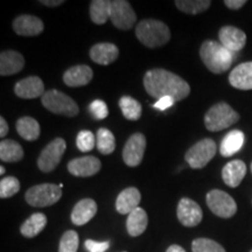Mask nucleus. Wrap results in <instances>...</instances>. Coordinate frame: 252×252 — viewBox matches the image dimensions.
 Masks as SVG:
<instances>
[{
    "label": "nucleus",
    "instance_id": "obj_30",
    "mask_svg": "<svg viewBox=\"0 0 252 252\" xmlns=\"http://www.w3.org/2000/svg\"><path fill=\"white\" fill-rule=\"evenodd\" d=\"M119 108L122 110L123 116L128 121H138L141 117L143 108L137 99L130 96H123L119 99Z\"/></svg>",
    "mask_w": 252,
    "mask_h": 252
},
{
    "label": "nucleus",
    "instance_id": "obj_40",
    "mask_svg": "<svg viewBox=\"0 0 252 252\" xmlns=\"http://www.w3.org/2000/svg\"><path fill=\"white\" fill-rule=\"evenodd\" d=\"M247 4V0H225L224 5L230 9H239Z\"/></svg>",
    "mask_w": 252,
    "mask_h": 252
},
{
    "label": "nucleus",
    "instance_id": "obj_36",
    "mask_svg": "<svg viewBox=\"0 0 252 252\" xmlns=\"http://www.w3.org/2000/svg\"><path fill=\"white\" fill-rule=\"evenodd\" d=\"M96 135H94L91 131L83 130L80 131L76 138V146L81 152L87 153L90 152L91 150L96 146Z\"/></svg>",
    "mask_w": 252,
    "mask_h": 252
},
{
    "label": "nucleus",
    "instance_id": "obj_16",
    "mask_svg": "<svg viewBox=\"0 0 252 252\" xmlns=\"http://www.w3.org/2000/svg\"><path fill=\"white\" fill-rule=\"evenodd\" d=\"M14 93L20 98L34 99L45 94V84L40 77L30 76L15 84Z\"/></svg>",
    "mask_w": 252,
    "mask_h": 252
},
{
    "label": "nucleus",
    "instance_id": "obj_12",
    "mask_svg": "<svg viewBox=\"0 0 252 252\" xmlns=\"http://www.w3.org/2000/svg\"><path fill=\"white\" fill-rule=\"evenodd\" d=\"M176 215H178L179 222L182 225L193 228V226L200 224L201 220H202L203 213L201 207L195 201L188 197H182L178 204Z\"/></svg>",
    "mask_w": 252,
    "mask_h": 252
},
{
    "label": "nucleus",
    "instance_id": "obj_46",
    "mask_svg": "<svg viewBox=\"0 0 252 252\" xmlns=\"http://www.w3.org/2000/svg\"><path fill=\"white\" fill-rule=\"evenodd\" d=\"M251 252H252V251H251Z\"/></svg>",
    "mask_w": 252,
    "mask_h": 252
},
{
    "label": "nucleus",
    "instance_id": "obj_18",
    "mask_svg": "<svg viewBox=\"0 0 252 252\" xmlns=\"http://www.w3.org/2000/svg\"><path fill=\"white\" fill-rule=\"evenodd\" d=\"M25 67V59L15 50H5L0 54V75L11 76L18 74Z\"/></svg>",
    "mask_w": 252,
    "mask_h": 252
},
{
    "label": "nucleus",
    "instance_id": "obj_28",
    "mask_svg": "<svg viewBox=\"0 0 252 252\" xmlns=\"http://www.w3.org/2000/svg\"><path fill=\"white\" fill-rule=\"evenodd\" d=\"M17 131L21 138L27 141H34L40 137V125L32 117H21L17 122Z\"/></svg>",
    "mask_w": 252,
    "mask_h": 252
},
{
    "label": "nucleus",
    "instance_id": "obj_21",
    "mask_svg": "<svg viewBox=\"0 0 252 252\" xmlns=\"http://www.w3.org/2000/svg\"><path fill=\"white\" fill-rule=\"evenodd\" d=\"M97 213V204L93 198L78 201L71 212V222L75 225H84L91 220Z\"/></svg>",
    "mask_w": 252,
    "mask_h": 252
},
{
    "label": "nucleus",
    "instance_id": "obj_45",
    "mask_svg": "<svg viewBox=\"0 0 252 252\" xmlns=\"http://www.w3.org/2000/svg\"><path fill=\"white\" fill-rule=\"evenodd\" d=\"M251 172H252V162H251Z\"/></svg>",
    "mask_w": 252,
    "mask_h": 252
},
{
    "label": "nucleus",
    "instance_id": "obj_38",
    "mask_svg": "<svg viewBox=\"0 0 252 252\" xmlns=\"http://www.w3.org/2000/svg\"><path fill=\"white\" fill-rule=\"evenodd\" d=\"M84 245L88 252H105L110 247V242H96L93 239H87Z\"/></svg>",
    "mask_w": 252,
    "mask_h": 252
},
{
    "label": "nucleus",
    "instance_id": "obj_23",
    "mask_svg": "<svg viewBox=\"0 0 252 252\" xmlns=\"http://www.w3.org/2000/svg\"><path fill=\"white\" fill-rule=\"evenodd\" d=\"M140 200V191L134 187H128L118 195L117 201H116V209L122 215L131 214L139 206Z\"/></svg>",
    "mask_w": 252,
    "mask_h": 252
},
{
    "label": "nucleus",
    "instance_id": "obj_11",
    "mask_svg": "<svg viewBox=\"0 0 252 252\" xmlns=\"http://www.w3.org/2000/svg\"><path fill=\"white\" fill-rule=\"evenodd\" d=\"M146 150V138L143 133H134L126 141L123 150V160L128 167H137L143 161Z\"/></svg>",
    "mask_w": 252,
    "mask_h": 252
},
{
    "label": "nucleus",
    "instance_id": "obj_37",
    "mask_svg": "<svg viewBox=\"0 0 252 252\" xmlns=\"http://www.w3.org/2000/svg\"><path fill=\"white\" fill-rule=\"evenodd\" d=\"M89 111L93 115V117L98 119V121L106 118L109 116L108 105L102 99H94V102H91L89 105Z\"/></svg>",
    "mask_w": 252,
    "mask_h": 252
},
{
    "label": "nucleus",
    "instance_id": "obj_1",
    "mask_svg": "<svg viewBox=\"0 0 252 252\" xmlns=\"http://www.w3.org/2000/svg\"><path fill=\"white\" fill-rule=\"evenodd\" d=\"M145 90L154 98L173 97L175 102L185 99L190 93V87L184 78L166 69H151L144 76Z\"/></svg>",
    "mask_w": 252,
    "mask_h": 252
},
{
    "label": "nucleus",
    "instance_id": "obj_6",
    "mask_svg": "<svg viewBox=\"0 0 252 252\" xmlns=\"http://www.w3.org/2000/svg\"><path fill=\"white\" fill-rule=\"evenodd\" d=\"M61 189L59 185L54 184L36 185L28 189L25 198L32 207H49L59 202L62 196Z\"/></svg>",
    "mask_w": 252,
    "mask_h": 252
},
{
    "label": "nucleus",
    "instance_id": "obj_32",
    "mask_svg": "<svg viewBox=\"0 0 252 252\" xmlns=\"http://www.w3.org/2000/svg\"><path fill=\"white\" fill-rule=\"evenodd\" d=\"M96 146L98 151L104 156L111 154L116 149L115 135L110 130L105 127H100L96 135Z\"/></svg>",
    "mask_w": 252,
    "mask_h": 252
},
{
    "label": "nucleus",
    "instance_id": "obj_33",
    "mask_svg": "<svg viewBox=\"0 0 252 252\" xmlns=\"http://www.w3.org/2000/svg\"><path fill=\"white\" fill-rule=\"evenodd\" d=\"M193 252H225L224 248L209 238H196L191 243Z\"/></svg>",
    "mask_w": 252,
    "mask_h": 252
},
{
    "label": "nucleus",
    "instance_id": "obj_42",
    "mask_svg": "<svg viewBox=\"0 0 252 252\" xmlns=\"http://www.w3.org/2000/svg\"><path fill=\"white\" fill-rule=\"evenodd\" d=\"M40 2L47 7H56V6L62 5L64 1L63 0H41Z\"/></svg>",
    "mask_w": 252,
    "mask_h": 252
},
{
    "label": "nucleus",
    "instance_id": "obj_3",
    "mask_svg": "<svg viewBox=\"0 0 252 252\" xmlns=\"http://www.w3.org/2000/svg\"><path fill=\"white\" fill-rule=\"evenodd\" d=\"M135 35L144 46L149 48H158L165 46L171 40V31L162 21L146 19L137 25Z\"/></svg>",
    "mask_w": 252,
    "mask_h": 252
},
{
    "label": "nucleus",
    "instance_id": "obj_17",
    "mask_svg": "<svg viewBox=\"0 0 252 252\" xmlns=\"http://www.w3.org/2000/svg\"><path fill=\"white\" fill-rule=\"evenodd\" d=\"M94 77L93 69L89 65L78 64L69 68L63 74V82L65 86L71 88L84 87L89 84Z\"/></svg>",
    "mask_w": 252,
    "mask_h": 252
},
{
    "label": "nucleus",
    "instance_id": "obj_4",
    "mask_svg": "<svg viewBox=\"0 0 252 252\" xmlns=\"http://www.w3.org/2000/svg\"><path fill=\"white\" fill-rule=\"evenodd\" d=\"M239 121V115L225 102L216 103L204 116V125L208 131L219 132L228 128Z\"/></svg>",
    "mask_w": 252,
    "mask_h": 252
},
{
    "label": "nucleus",
    "instance_id": "obj_35",
    "mask_svg": "<svg viewBox=\"0 0 252 252\" xmlns=\"http://www.w3.org/2000/svg\"><path fill=\"white\" fill-rule=\"evenodd\" d=\"M78 235L74 230L65 231L60 241L59 252H76L78 249Z\"/></svg>",
    "mask_w": 252,
    "mask_h": 252
},
{
    "label": "nucleus",
    "instance_id": "obj_22",
    "mask_svg": "<svg viewBox=\"0 0 252 252\" xmlns=\"http://www.w3.org/2000/svg\"><path fill=\"white\" fill-rule=\"evenodd\" d=\"M247 174V165L242 160H232L222 169V179L226 186L236 188L243 181Z\"/></svg>",
    "mask_w": 252,
    "mask_h": 252
},
{
    "label": "nucleus",
    "instance_id": "obj_5",
    "mask_svg": "<svg viewBox=\"0 0 252 252\" xmlns=\"http://www.w3.org/2000/svg\"><path fill=\"white\" fill-rule=\"evenodd\" d=\"M41 103L48 111L55 115H62L65 117H76L78 115V106L74 99L62 91L52 89L46 91L41 98Z\"/></svg>",
    "mask_w": 252,
    "mask_h": 252
},
{
    "label": "nucleus",
    "instance_id": "obj_25",
    "mask_svg": "<svg viewBox=\"0 0 252 252\" xmlns=\"http://www.w3.org/2000/svg\"><path fill=\"white\" fill-rule=\"evenodd\" d=\"M149 224V217L143 208L138 207L131 214H128L127 220H126V229L128 235L132 237L140 236L146 230Z\"/></svg>",
    "mask_w": 252,
    "mask_h": 252
},
{
    "label": "nucleus",
    "instance_id": "obj_31",
    "mask_svg": "<svg viewBox=\"0 0 252 252\" xmlns=\"http://www.w3.org/2000/svg\"><path fill=\"white\" fill-rule=\"evenodd\" d=\"M174 4L184 13L196 15L206 12L212 5V1L210 0H176Z\"/></svg>",
    "mask_w": 252,
    "mask_h": 252
},
{
    "label": "nucleus",
    "instance_id": "obj_15",
    "mask_svg": "<svg viewBox=\"0 0 252 252\" xmlns=\"http://www.w3.org/2000/svg\"><path fill=\"white\" fill-rule=\"evenodd\" d=\"M12 27L20 36H36L43 32L45 25L40 18L35 15L23 14L14 19Z\"/></svg>",
    "mask_w": 252,
    "mask_h": 252
},
{
    "label": "nucleus",
    "instance_id": "obj_39",
    "mask_svg": "<svg viewBox=\"0 0 252 252\" xmlns=\"http://www.w3.org/2000/svg\"><path fill=\"white\" fill-rule=\"evenodd\" d=\"M175 103V99L173 98V97H162V98L158 99L157 103H154L153 108L157 109V110H160V111H163V110H167L169 108H172L173 105H174Z\"/></svg>",
    "mask_w": 252,
    "mask_h": 252
},
{
    "label": "nucleus",
    "instance_id": "obj_13",
    "mask_svg": "<svg viewBox=\"0 0 252 252\" xmlns=\"http://www.w3.org/2000/svg\"><path fill=\"white\" fill-rule=\"evenodd\" d=\"M220 43L231 53L239 52L247 43V34L234 26H224L219 32Z\"/></svg>",
    "mask_w": 252,
    "mask_h": 252
},
{
    "label": "nucleus",
    "instance_id": "obj_44",
    "mask_svg": "<svg viewBox=\"0 0 252 252\" xmlns=\"http://www.w3.org/2000/svg\"><path fill=\"white\" fill-rule=\"evenodd\" d=\"M0 174H1V175L5 174V167L4 166L0 167Z\"/></svg>",
    "mask_w": 252,
    "mask_h": 252
},
{
    "label": "nucleus",
    "instance_id": "obj_14",
    "mask_svg": "<svg viewBox=\"0 0 252 252\" xmlns=\"http://www.w3.org/2000/svg\"><path fill=\"white\" fill-rule=\"evenodd\" d=\"M102 163L96 157H82L72 159L68 162V171L71 175L80 176V178H88L93 176L99 172Z\"/></svg>",
    "mask_w": 252,
    "mask_h": 252
},
{
    "label": "nucleus",
    "instance_id": "obj_29",
    "mask_svg": "<svg viewBox=\"0 0 252 252\" xmlns=\"http://www.w3.org/2000/svg\"><path fill=\"white\" fill-rule=\"evenodd\" d=\"M110 11H111L110 0H93L90 2V18L94 24H105L110 18Z\"/></svg>",
    "mask_w": 252,
    "mask_h": 252
},
{
    "label": "nucleus",
    "instance_id": "obj_20",
    "mask_svg": "<svg viewBox=\"0 0 252 252\" xmlns=\"http://www.w3.org/2000/svg\"><path fill=\"white\" fill-rule=\"evenodd\" d=\"M119 49L118 47L110 42L97 43L91 47L90 58L94 63L102 65L111 64L118 59Z\"/></svg>",
    "mask_w": 252,
    "mask_h": 252
},
{
    "label": "nucleus",
    "instance_id": "obj_7",
    "mask_svg": "<svg viewBox=\"0 0 252 252\" xmlns=\"http://www.w3.org/2000/svg\"><path fill=\"white\" fill-rule=\"evenodd\" d=\"M217 152L216 143L210 138L197 141L185 154L186 161L191 168L201 169L209 163Z\"/></svg>",
    "mask_w": 252,
    "mask_h": 252
},
{
    "label": "nucleus",
    "instance_id": "obj_24",
    "mask_svg": "<svg viewBox=\"0 0 252 252\" xmlns=\"http://www.w3.org/2000/svg\"><path fill=\"white\" fill-rule=\"evenodd\" d=\"M245 141V135L242 131L232 130L230 131L220 141V152L223 157H232L242 150Z\"/></svg>",
    "mask_w": 252,
    "mask_h": 252
},
{
    "label": "nucleus",
    "instance_id": "obj_41",
    "mask_svg": "<svg viewBox=\"0 0 252 252\" xmlns=\"http://www.w3.org/2000/svg\"><path fill=\"white\" fill-rule=\"evenodd\" d=\"M8 133V124L4 117L0 118V137L4 138Z\"/></svg>",
    "mask_w": 252,
    "mask_h": 252
},
{
    "label": "nucleus",
    "instance_id": "obj_19",
    "mask_svg": "<svg viewBox=\"0 0 252 252\" xmlns=\"http://www.w3.org/2000/svg\"><path fill=\"white\" fill-rule=\"evenodd\" d=\"M229 83L238 90H252V62L241 63L232 69Z\"/></svg>",
    "mask_w": 252,
    "mask_h": 252
},
{
    "label": "nucleus",
    "instance_id": "obj_26",
    "mask_svg": "<svg viewBox=\"0 0 252 252\" xmlns=\"http://www.w3.org/2000/svg\"><path fill=\"white\" fill-rule=\"evenodd\" d=\"M47 225V216L42 213L33 214L31 217L25 220L20 228V232L24 237L33 238L35 237L46 228Z\"/></svg>",
    "mask_w": 252,
    "mask_h": 252
},
{
    "label": "nucleus",
    "instance_id": "obj_43",
    "mask_svg": "<svg viewBox=\"0 0 252 252\" xmlns=\"http://www.w3.org/2000/svg\"><path fill=\"white\" fill-rule=\"evenodd\" d=\"M166 252H186L184 248H181L180 245H176V244H173L167 249Z\"/></svg>",
    "mask_w": 252,
    "mask_h": 252
},
{
    "label": "nucleus",
    "instance_id": "obj_2",
    "mask_svg": "<svg viewBox=\"0 0 252 252\" xmlns=\"http://www.w3.org/2000/svg\"><path fill=\"white\" fill-rule=\"evenodd\" d=\"M200 56L208 70L213 74H223L231 67L232 53L216 41H204L201 45Z\"/></svg>",
    "mask_w": 252,
    "mask_h": 252
},
{
    "label": "nucleus",
    "instance_id": "obj_9",
    "mask_svg": "<svg viewBox=\"0 0 252 252\" xmlns=\"http://www.w3.org/2000/svg\"><path fill=\"white\" fill-rule=\"evenodd\" d=\"M207 206L216 216L230 219L237 212V204L228 193L213 189L207 194Z\"/></svg>",
    "mask_w": 252,
    "mask_h": 252
},
{
    "label": "nucleus",
    "instance_id": "obj_10",
    "mask_svg": "<svg viewBox=\"0 0 252 252\" xmlns=\"http://www.w3.org/2000/svg\"><path fill=\"white\" fill-rule=\"evenodd\" d=\"M110 20L112 21L113 26L118 30L128 31L134 26L137 15H135V12L128 1H126V0H113L111 1Z\"/></svg>",
    "mask_w": 252,
    "mask_h": 252
},
{
    "label": "nucleus",
    "instance_id": "obj_27",
    "mask_svg": "<svg viewBox=\"0 0 252 252\" xmlns=\"http://www.w3.org/2000/svg\"><path fill=\"white\" fill-rule=\"evenodd\" d=\"M24 158L21 145L14 140L4 139L0 143V159L4 162H19Z\"/></svg>",
    "mask_w": 252,
    "mask_h": 252
},
{
    "label": "nucleus",
    "instance_id": "obj_8",
    "mask_svg": "<svg viewBox=\"0 0 252 252\" xmlns=\"http://www.w3.org/2000/svg\"><path fill=\"white\" fill-rule=\"evenodd\" d=\"M65 149H67V144L62 138H55L54 140L50 141L42 150L39 159H37V167H39L40 171L43 173H50L54 171L61 161Z\"/></svg>",
    "mask_w": 252,
    "mask_h": 252
},
{
    "label": "nucleus",
    "instance_id": "obj_34",
    "mask_svg": "<svg viewBox=\"0 0 252 252\" xmlns=\"http://www.w3.org/2000/svg\"><path fill=\"white\" fill-rule=\"evenodd\" d=\"M20 190V182L15 176H6L0 181V197L8 198Z\"/></svg>",
    "mask_w": 252,
    "mask_h": 252
}]
</instances>
